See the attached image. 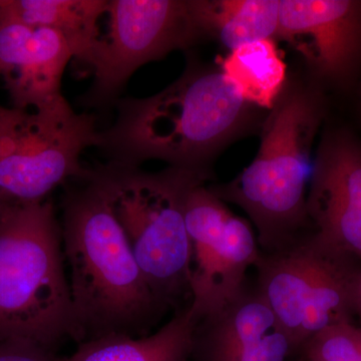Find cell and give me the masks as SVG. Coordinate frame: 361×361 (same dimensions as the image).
<instances>
[{"instance_id":"obj_1","label":"cell","mask_w":361,"mask_h":361,"mask_svg":"<svg viewBox=\"0 0 361 361\" xmlns=\"http://www.w3.org/2000/svg\"><path fill=\"white\" fill-rule=\"evenodd\" d=\"M61 200V240L68 263L73 336H149L167 308L154 295L111 208L99 168L73 180Z\"/></svg>"},{"instance_id":"obj_2","label":"cell","mask_w":361,"mask_h":361,"mask_svg":"<svg viewBox=\"0 0 361 361\" xmlns=\"http://www.w3.org/2000/svg\"><path fill=\"white\" fill-rule=\"evenodd\" d=\"M114 106L115 122L101 130L97 147L109 161L140 167L160 160L209 176L216 157L259 123L258 108L242 99L217 63L192 58L165 90Z\"/></svg>"},{"instance_id":"obj_3","label":"cell","mask_w":361,"mask_h":361,"mask_svg":"<svg viewBox=\"0 0 361 361\" xmlns=\"http://www.w3.org/2000/svg\"><path fill=\"white\" fill-rule=\"evenodd\" d=\"M329 106L326 92L310 78L305 84L287 80L263 122L255 159L230 182L208 187L224 203L245 211L262 253L281 250L312 231L306 185Z\"/></svg>"},{"instance_id":"obj_4","label":"cell","mask_w":361,"mask_h":361,"mask_svg":"<svg viewBox=\"0 0 361 361\" xmlns=\"http://www.w3.org/2000/svg\"><path fill=\"white\" fill-rule=\"evenodd\" d=\"M61 223L49 199L6 203L0 213V341L54 353L73 336Z\"/></svg>"},{"instance_id":"obj_5","label":"cell","mask_w":361,"mask_h":361,"mask_svg":"<svg viewBox=\"0 0 361 361\" xmlns=\"http://www.w3.org/2000/svg\"><path fill=\"white\" fill-rule=\"evenodd\" d=\"M111 208L156 298L178 310L191 297L192 247L185 221L188 195L210 176L168 167L146 172L108 161L97 166Z\"/></svg>"},{"instance_id":"obj_6","label":"cell","mask_w":361,"mask_h":361,"mask_svg":"<svg viewBox=\"0 0 361 361\" xmlns=\"http://www.w3.org/2000/svg\"><path fill=\"white\" fill-rule=\"evenodd\" d=\"M361 259L324 243L314 233L273 253H260L257 288L293 351L320 330L355 315Z\"/></svg>"},{"instance_id":"obj_7","label":"cell","mask_w":361,"mask_h":361,"mask_svg":"<svg viewBox=\"0 0 361 361\" xmlns=\"http://www.w3.org/2000/svg\"><path fill=\"white\" fill-rule=\"evenodd\" d=\"M97 116L78 113L63 94L39 106H0V193L6 203L47 200L56 188L90 173L80 161L99 147Z\"/></svg>"},{"instance_id":"obj_8","label":"cell","mask_w":361,"mask_h":361,"mask_svg":"<svg viewBox=\"0 0 361 361\" xmlns=\"http://www.w3.org/2000/svg\"><path fill=\"white\" fill-rule=\"evenodd\" d=\"M109 30L87 66L94 82L82 97L89 108L114 106L141 66L204 40L190 0H110Z\"/></svg>"},{"instance_id":"obj_9","label":"cell","mask_w":361,"mask_h":361,"mask_svg":"<svg viewBox=\"0 0 361 361\" xmlns=\"http://www.w3.org/2000/svg\"><path fill=\"white\" fill-rule=\"evenodd\" d=\"M185 221L192 247L189 307L198 322L244 291L247 270L255 266L261 251L251 225L205 184L188 195Z\"/></svg>"},{"instance_id":"obj_10","label":"cell","mask_w":361,"mask_h":361,"mask_svg":"<svg viewBox=\"0 0 361 361\" xmlns=\"http://www.w3.org/2000/svg\"><path fill=\"white\" fill-rule=\"evenodd\" d=\"M305 61L325 92L355 96L361 82V0H280L276 40Z\"/></svg>"},{"instance_id":"obj_11","label":"cell","mask_w":361,"mask_h":361,"mask_svg":"<svg viewBox=\"0 0 361 361\" xmlns=\"http://www.w3.org/2000/svg\"><path fill=\"white\" fill-rule=\"evenodd\" d=\"M307 215L324 243L361 259V139L345 126H327L318 142Z\"/></svg>"},{"instance_id":"obj_12","label":"cell","mask_w":361,"mask_h":361,"mask_svg":"<svg viewBox=\"0 0 361 361\" xmlns=\"http://www.w3.org/2000/svg\"><path fill=\"white\" fill-rule=\"evenodd\" d=\"M290 341L257 290L244 291L195 325L193 361H286Z\"/></svg>"},{"instance_id":"obj_13","label":"cell","mask_w":361,"mask_h":361,"mask_svg":"<svg viewBox=\"0 0 361 361\" xmlns=\"http://www.w3.org/2000/svg\"><path fill=\"white\" fill-rule=\"evenodd\" d=\"M73 59L63 35L26 25L0 6V71L14 108L61 96V80Z\"/></svg>"},{"instance_id":"obj_14","label":"cell","mask_w":361,"mask_h":361,"mask_svg":"<svg viewBox=\"0 0 361 361\" xmlns=\"http://www.w3.org/2000/svg\"><path fill=\"white\" fill-rule=\"evenodd\" d=\"M196 323L188 304L149 336L99 337L78 344L71 355L54 356V361H188Z\"/></svg>"},{"instance_id":"obj_15","label":"cell","mask_w":361,"mask_h":361,"mask_svg":"<svg viewBox=\"0 0 361 361\" xmlns=\"http://www.w3.org/2000/svg\"><path fill=\"white\" fill-rule=\"evenodd\" d=\"M110 0H0V6L26 25L56 30L73 59L87 66L101 39L99 20Z\"/></svg>"},{"instance_id":"obj_16","label":"cell","mask_w":361,"mask_h":361,"mask_svg":"<svg viewBox=\"0 0 361 361\" xmlns=\"http://www.w3.org/2000/svg\"><path fill=\"white\" fill-rule=\"evenodd\" d=\"M204 37L230 51L258 40H276L280 0H190Z\"/></svg>"},{"instance_id":"obj_17","label":"cell","mask_w":361,"mask_h":361,"mask_svg":"<svg viewBox=\"0 0 361 361\" xmlns=\"http://www.w3.org/2000/svg\"><path fill=\"white\" fill-rule=\"evenodd\" d=\"M216 63L242 99L261 110H272L288 80L286 63L273 39L241 45Z\"/></svg>"},{"instance_id":"obj_18","label":"cell","mask_w":361,"mask_h":361,"mask_svg":"<svg viewBox=\"0 0 361 361\" xmlns=\"http://www.w3.org/2000/svg\"><path fill=\"white\" fill-rule=\"evenodd\" d=\"M308 361H360L361 327L336 323L320 330L302 348Z\"/></svg>"},{"instance_id":"obj_19","label":"cell","mask_w":361,"mask_h":361,"mask_svg":"<svg viewBox=\"0 0 361 361\" xmlns=\"http://www.w3.org/2000/svg\"><path fill=\"white\" fill-rule=\"evenodd\" d=\"M56 353L23 341H0V361H54Z\"/></svg>"},{"instance_id":"obj_20","label":"cell","mask_w":361,"mask_h":361,"mask_svg":"<svg viewBox=\"0 0 361 361\" xmlns=\"http://www.w3.org/2000/svg\"><path fill=\"white\" fill-rule=\"evenodd\" d=\"M355 316H357L361 324V273L358 278L355 291Z\"/></svg>"},{"instance_id":"obj_21","label":"cell","mask_w":361,"mask_h":361,"mask_svg":"<svg viewBox=\"0 0 361 361\" xmlns=\"http://www.w3.org/2000/svg\"><path fill=\"white\" fill-rule=\"evenodd\" d=\"M355 97L356 104H357L358 116H360L361 123V82L360 84L358 85L357 90H355Z\"/></svg>"},{"instance_id":"obj_22","label":"cell","mask_w":361,"mask_h":361,"mask_svg":"<svg viewBox=\"0 0 361 361\" xmlns=\"http://www.w3.org/2000/svg\"><path fill=\"white\" fill-rule=\"evenodd\" d=\"M6 201L2 198L1 193H0V213L4 210V206H6Z\"/></svg>"},{"instance_id":"obj_23","label":"cell","mask_w":361,"mask_h":361,"mask_svg":"<svg viewBox=\"0 0 361 361\" xmlns=\"http://www.w3.org/2000/svg\"><path fill=\"white\" fill-rule=\"evenodd\" d=\"M0 75H1V71H0Z\"/></svg>"},{"instance_id":"obj_24","label":"cell","mask_w":361,"mask_h":361,"mask_svg":"<svg viewBox=\"0 0 361 361\" xmlns=\"http://www.w3.org/2000/svg\"><path fill=\"white\" fill-rule=\"evenodd\" d=\"M360 361H361V357H360Z\"/></svg>"}]
</instances>
